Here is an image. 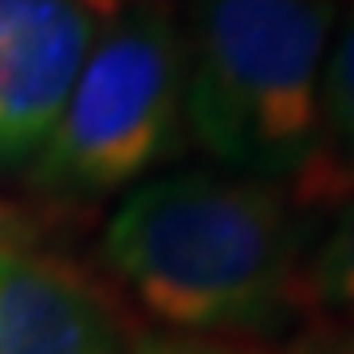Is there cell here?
Masks as SVG:
<instances>
[{
    "instance_id": "obj_1",
    "label": "cell",
    "mask_w": 354,
    "mask_h": 354,
    "mask_svg": "<svg viewBox=\"0 0 354 354\" xmlns=\"http://www.w3.org/2000/svg\"><path fill=\"white\" fill-rule=\"evenodd\" d=\"M311 221L288 189L225 169L146 177L111 213L99 260L174 335L276 342L307 311Z\"/></svg>"
},
{
    "instance_id": "obj_2",
    "label": "cell",
    "mask_w": 354,
    "mask_h": 354,
    "mask_svg": "<svg viewBox=\"0 0 354 354\" xmlns=\"http://www.w3.org/2000/svg\"><path fill=\"white\" fill-rule=\"evenodd\" d=\"M185 134L225 174L307 209L323 150V67L339 0H174Z\"/></svg>"
},
{
    "instance_id": "obj_3",
    "label": "cell",
    "mask_w": 354,
    "mask_h": 354,
    "mask_svg": "<svg viewBox=\"0 0 354 354\" xmlns=\"http://www.w3.org/2000/svg\"><path fill=\"white\" fill-rule=\"evenodd\" d=\"M185 138V51L174 0H127L99 20L28 165V185L44 201L95 205L142 185Z\"/></svg>"
},
{
    "instance_id": "obj_4",
    "label": "cell",
    "mask_w": 354,
    "mask_h": 354,
    "mask_svg": "<svg viewBox=\"0 0 354 354\" xmlns=\"http://www.w3.org/2000/svg\"><path fill=\"white\" fill-rule=\"evenodd\" d=\"M138 315L95 272L36 248H0V354H130Z\"/></svg>"
},
{
    "instance_id": "obj_5",
    "label": "cell",
    "mask_w": 354,
    "mask_h": 354,
    "mask_svg": "<svg viewBox=\"0 0 354 354\" xmlns=\"http://www.w3.org/2000/svg\"><path fill=\"white\" fill-rule=\"evenodd\" d=\"M95 32L83 0H0V177L32 165Z\"/></svg>"
},
{
    "instance_id": "obj_6",
    "label": "cell",
    "mask_w": 354,
    "mask_h": 354,
    "mask_svg": "<svg viewBox=\"0 0 354 354\" xmlns=\"http://www.w3.org/2000/svg\"><path fill=\"white\" fill-rule=\"evenodd\" d=\"M315 201H354V0L339 12L323 67V150L307 205Z\"/></svg>"
},
{
    "instance_id": "obj_7",
    "label": "cell",
    "mask_w": 354,
    "mask_h": 354,
    "mask_svg": "<svg viewBox=\"0 0 354 354\" xmlns=\"http://www.w3.org/2000/svg\"><path fill=\"white\" fill-rule=\"evenodd\" d=\"M307 311L354 327V201L307 256Z\"/></svg>"
},
{
    "instance_id": "obj_8",
    "label": "cell",
    "mask_w": 354,
    "mask_h": 354,
    "mask_svg": "<svg viewBox=\"0 0 354 354\" xmlns=\"http://www.w3.org/2000/svg\"><path fill=\"white\" fill-rule=\"evenodd\" d=\"M130 354H307V351H283L276 342H252V339H213V335H150Z\"/></svg>"
},
{
    "instance_id": "obj_9",
    "label": "cell",
    "mask_w": 354,
    "mask_h": 354,
    "mask_svg": "<svg viewBox=\"0 0 354 354\" xmlns=\"http://www.w3.org/2000/svg\"><path fill=\"white\" fill-rule=\"evenodd\" d=\"M44 236L39 221L12 201H0V248H36Z\"/></svg>"
},
{
    "instance_id": "obj_10",
    "label": "cell",
    "mask_w": 354,
    "mask_h": 354,
    "mask_svg": "<svg viewBox=\"0 0 354 354\" xmlns=\"http://www.w3.org/2000/svg\"><path fill=\"white\" fill-rule=\"evenodd\" d=\"M83 4H87L91 12H95V16H99V20H102V16H106V12H114V8H122L127 0H83Z\"/></svg>"
},
{
    "instance_id": "obj_11",
    "label": "cell",
    "mask_w": 354,
    "mask_h": 354,
    "mask_svg": "<svg viewBox=\"0 0 354 354\" xmlns=\"http://www.w3.org/2000/svg\"><path fill=\"white\" fill-rule=\"evenodd\" d=\"M330 354H354V339L339 342V346H335V351H330Z\"/></svg>"
}]
</instances>
